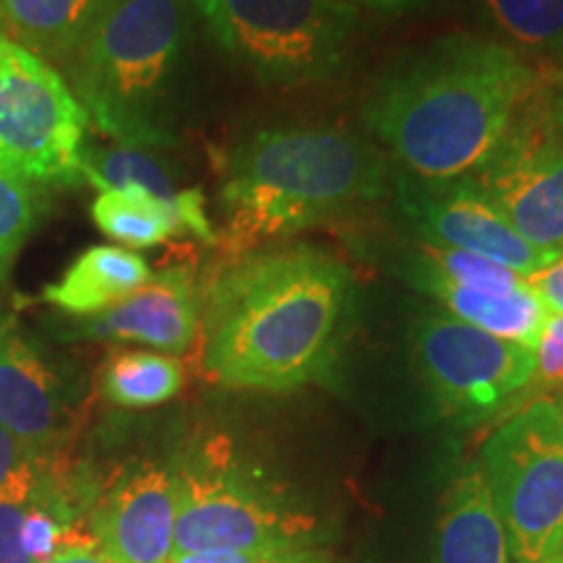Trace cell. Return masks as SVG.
<instances>
[{"instance_id":"obj_1","label":"cell","mask_w":563,"mask_h":563,"mask_svg":"<svg viewBox=\"0 0 563 563\" xmlns=\"http://www.w3.org/2000/svg\"><path fill=\"white\" fill-rule=\"evenodd\" d=\"M352 298L347 264L316 245L241 253L201 295L203 368L249 391L319 382L340 350Z\"/></svg>"},{"instance_id":"obj_2","label":"cell","mask_w":563,"mask_h":563,"mask_svg":"<svg viewBox=\"0 0 563 563\" xmlns=\"http://www.w3.org/2000/svg\"><path fill=\"white\" fill-rule=\"evenodd\" d=\"M538 95V74L493 37L454 34L399 58L363 104V121L407 175L467 180Z\"/></svg>"},{"instance_id":"obj_3","label":"cell","mask_w":563,"mask_h":563,"mask_svg":"<svg viewBox=\"0 0 563 563\" xmlns=\"http://www.w3.org/2000/svg\"><path fill=\"white\" fill-rule=\"evenodd\" d=\"M389 162L342 129L262 131L230 154L220 188L235 256L384 199Z\"/></svg>"},{"instance_id":"obj_4","label":"cell","mask_w":563,"mask_h":563,"mask_svg":"<svg viewBox=\"0 0 563 563\" xmlns=\"http://www.w3.org/2000/svg\"><path fill=\"white\" fill-rule=\"evenodd\" d=\"M180 53V0H115L70 55V89L115 144L167 146Z\"/></svg>"},{"instance_id":"obj_5","label":"cell","mask_w":563,"mask_h":563,"mask_svg":"<svg viewBox=\"0 0 563 563\" xmlns=\"http://www.w3.org/2000/svg\"><path fill=\"white\" fill-rule=\"evenodd\" d=\"M224 55L266 87L334 79L350 58L357 9L347 0H191Z\"/></svg>"},{"instance_id":"obj_6","label":"cell","mask_w":563,"mask_h":563,"mask_svg":"<svg viewBox=\"0 0 563 563\" xmlns=\"http://www.w3.org/2000/svg\"><path fill=\"white\" fill-rule=\"evenodd\" d=\"M481 470L514 563L563 553V405L534 399L488 435Z\"/></svg>"},{"instance_id":"obj_7","label":"cell","mask_w":563,"mask_h":563,"mask_svg":"<svg viewBox=\"0 0 563 563\" xmlns=\"http://www.w3.org/2000/svg\"><path fill=\"white\" fill-rule=\"evenodd\" d=\"M316 522L245 473L217 443L178 475L173 555L238 551L287 555L306 551Z\"/></svg>"},{"instance_id":"obj_8","label":"cell","mask_w":563,"mask_h":563,"mask_svg":"<svg viewBox=\"0 0 563 563\" xmlns=\"http://www.w3.org/2000/svg\"><path fill=\"white\" fill-rule=\"evenodd\" d=\"M87 131L60 70L0 32V173L26 186L81 180Z\"/></svg>"},{"instance_id":"obj_9","label":"cell","mask_w":563,"mask_h":563,"mask_svg":"<svg viewBox=\"0 0 563 563\" xmlns=\"http://www.w3.org/2000/svg\"><path fill=\"white\" fill-rule=\"evenodd\" d=\"M412 352L441 412L464 426L509 410L534 382V350L485 334L449 313L415 321Z\"/></svg>"},{"instance_id":"obj_10","label":"cell","mask_w":563,"mask_h":563,"mask_svg":"<svg viewBox=\"0 0 563 563\" xmlns=\"http://www.w3.org/2000/svg\"><path fill=\"white\" fill-rule=\"evenodd\" d=\"M532 100L467 180L519 238L563 256V125L551 102Z\"/></svg>"},{"instance_id":"obj_11","label":"cell","mask_w":563,"mask_h":563,"mask_svg":"<svg viewBox=\"0 0 563 563\" xmlns=\"http://www.w3.org/2000/svg\"><path fill=\"white\" fill-rule=\"evenodd\" d=\"M394 201L422 243L454 249L509 266L530 279L553 264L555 253L534 249L509 228L475 183L456 180L431 186L412 175H394Z\"/></svg>"},{"instance_id":"obj_12","label":"cell","mask_w":563,"mask_h":563,"mask_svg":"<svg viewBox=\"0 0 563 563\" xmlns=\"http://www.w3.org/2000/svg\"><path fill=\"white\" fill-rule=\"evenodd\" d=\"M175 517L178 475L144 464L102 498L91 534L112 563H170Z\"/></svg>"},{"instance_id":"obj_13","label":"cell","mask_w":563,"mask_h":563,"mask_svg":"<svg viewBox=\"0 0 563 563\" xmlns=\"http://www.w3.org/2000/svg\"><path fill=\"white\" fill-rule=\"evenodd\" d=\"M201 327V292L191 266H165L144 287L81 323L91 340L139 342L162 352H186Z\"/></svg>"},{"instance_id":"obj_14","label":"cell","mask_w":563,"mask_h":563,"mask_svg":"<svg viewBox=\"0 0 563 563\" xmlns=\"http://www.w3.org/2000/svg\"><path fill=\"white\" fill-rule=\"evenodd\" d=\"M66 426V399L51 365L0 316V428L45 454Z\"/></svg>"},{"instance_id":"obj_15","label":"cell","mask_w":563,"mask_h":563,"mask_svg":"<svg viewBox=\"0 0 563 563\" xmlns=\"http://www.w3.org/2000/svg\"><path fill=\"white\" fill-rule=\"evenodd\" d=\"M81 178L100 191H139L173 209L180 230H188L207 245L220 241L207 214V199L199 188H178L157 157L133 146H87L81 157Z\"/></svg>"},{"instance_id":"obj_16","label":"cell","mask_w":563,"mask_h":563,"mask_svg":"<svg viewBox=\"0 0 563 563\" xmlns=\"http://www.w3.org/2000/svg\"><path fill=\"white\" fill-rule=\"evenodd\" d=\"M439 563H514L509 534L481 470L470 467L443 498L435 532Z\"/></svg>"},{"instance_id":"obj_17","label":"cell","mask_w":563,"mask_h":563,"mask_svg":"<svg viewBox=\"0 0 563 563\" xmlns=\"http://www.w3.org/2000/svg\"><path fill=\"white\" fill-rule=\"evenodd\" d=\"M150 277V264L139 253L123 245H95L79 253L60 279L42 290V300L63 313L91 319L144 287Z\"/></svg>"},{"instance_id":"obj_18","label":"cell","mask_w":563,"mask_h":563,"mask_svg":"<svg viewBox=\"0 0 563 563\" xmlns=\"http://www.w3.org/2000/svg\"><path fill=\"white\" fill-rule=\"evenodd\" d=\"M115 0H0V32L40 58L70 60Z\"/></svg>"},{"instance_id":"obj_19","label":"cell","mask_w":563,"mask_h":563,"mask_svg":"<svg viewBox=\"0 0 563 563\" xmlns=\"http://www.w3.org/2000/svg\"><path fill=\"white\" fill-rule=\"evenodd\" d=\"M412 287L441 300L449 316H454L456 321H464L485 334L522 344V347L530 350H534V344H538L543 323L548 313H551L530 282H527L522 290L509 295L470 290V287L441 279H418L412 282Z\"/></svg>"},{"instance_id":"obj_20","label":"cell","mask_w":563,"mask_h":563,"mask_svg":"<svg viewBox=\"0 0 563 563\" xmlns=\"http://www.w3.org/2000/svg\"><path fill=\"white\" fill-rule=\"evenodd\" d=\"M394 269L405 282L418 279H441L452 285L470 287V290L509 295L522 290L527 277L511 272L509 266H501L490 258L475 256L454 249H439V245L422 243L412 251H402L394 258Z\"/></svg>"},{"instance_id":"obj_21","label":"cell","mask_w":563,"mask_h":563,"mask_svg":"<svg viewBox=\"0 0 563 563\" xmlns=\"http://www.w3.org/2000/svg\"><path fill=\"white\" fill-rule=\"evenodd\" d=\"M183 386V365L170 355L146 350L115 352L102 365V391L112 405L154 407L173 399Z\"/></svg>"},{"instance_id":"obj_22","label":"cell","mask_w":563,"mask_h":563,"mask_svg":"<svg viewBox=\"0 0 563 563\" xmlns=\"http://www.w3.org/2000/svg\"><path fill=\"white\" fill-rule=\"evenodd\" d=\"M91 220L123 249H152L180 232L173 209L139 191H100L91 203Z\"/></svg>"},{"instance_id":"obj_23","label":"cell","mask_w":563,"mask_h":563,"mask_svg":"<svg viewBox=\"0 0 563 563\" xmlns=\"http://www.w3.org/2000/svg\"><path fill=\"white\" fill-rule=\"evenodd\" d=\"M477 5L511 51L563 55V0H477Z\"/></svg>"},{"instance_id":"obj_24","label":"cell","mask_w":563,"mask_h":563,"mask_svg":"<svg viewBox=\"0 0 563 563\" xmlns=\"http://www.w3.org/2000/svg\"><path fill=\"white\" fill-rule=\"evenodd\" d=\"M34 228V196L26 183L0 173V277L11 269Z\"/></svg>"},{"instance_id":"obj_25","label":"cell","mask_w":563,"mask_h":563,"mask_svg":"<svg viewBox=\"0 0 563 563\" xmlns=\"http://www.w3.org/2000/svg\"><path fill=\"white\" fill-rule=\"evenodd\" d=\"M42 452L0 428V498L30 496L45 481Z\"/></svg>"},{"instance_id":"obj_26","label":"cell","mask_w":563,"mask_h":563,"mask_svg":"<svg viewBox=\"0 0 563 563\" xmlns=\"http://www.w3.org/2000/svg\"><path fill=\"white\" fill-rule=\"evenodd\" d=\"M34 493L0 498V563H34L24 548V522Z\"/></svg>"},{"instance_id":"obj_27","label":"cell","mask_w":563,"mask_h":563,"mask_svg":"<svg viewBox=\"0 0 563 563\" xmlns=\"http://www.w3.org/2000/svg\"><path fill=\"white\" fill-rule=\"evenodd\" d=\"M534 378L563 384V313H548L543 332L534 344Z\"/></svg>"},{"instance_id":"obj_28","label":"cell","mask_w":563,"mask_h":563,"mask_svg":"<svg viewBox=\"0 0 563 563\" xmlns=\"http://www.w3.org/2000/svg\"><path fill=\"white\" fill-rule=\"evenodd\" d=\"M527 282H530V285L534 287V292L543 298L548 311L563 313V256L555 258L553 264H548L545 269L532 274Z\"/></svg>"},{"instance_id":"obj_29","label":"cell","mask_w":563,"mask_h":563,"mask_svg":"<svg viewBox=\"0 0 563 563\" xmlns=\"http://www.w3.org/2000/svg\"><path fill=\"white\" fill-rule=\"evenodd\" d=\"M277 559V555H274ZM269 555L238 553V551H203V553H180L173 555L170 563H269Z\"/></svg>"},{"instance_id":"obj_30","label":"cell","mask_w":563,"mask_h":563,"mask_svg":"<svg viewBox=\"0 0 563 563\" xmlns=\"http://www.w3.org/2000/svg\"><path fill=\"white\" fill-rule=\"evenodd\" d=\"M357 9H368L373 13H382V16H405V13L422 11L428 5H433L435 0H347Z\"/></svg>"},{"instance_id":"obj_31","label":"cell","mask_w":563,"mask_h":563,"mask_svg":"<svg viewBox=\"0 0 563 563\" xmlns=\"http://www.w3.org/2000/svg\"><path fill=\"white\" fill-rule=\"evenodd\" d=\"M42 563H112V561L100 551V545H79V548H68V551L55 553L53 559Z\"/></svg>"},{"instance_id":"obj_32","label":"cell","mask_w":563,"mask_h":563,"mask_svg":"<svg viewBox=\"0 0 563 563\" xmlns=\"http://www.w3.org/2000/svg\"><path fill=\"white\" fill-rule=\"evenodd\" d=\"M548 102H551V110H553V115L559 118V123L563 125V79L559 81V87H555L553 95L548 97Z\"/></svg>"},{"instance_id":"obj_33","label":"cell","mask_w":563,"mask_h":563,"mask_svg":"<svg viewBox=\"0 0 563 563\" xmlns=\"http://www.w3.org/2000/svg\"><path fill=\"white\" fill-rule=\"evenodd\" d=\"M269 563H319V561H316L311 553L300 551V553H287V555H277V559H272Z\"/></svg>"},{"instance_id":"obj_34","label":"cell","mask_w":563,"mask_h":563,"mask_svg":"<svg viewBox=\"0 0 563 563\" xmlns=\"http://www.w3.org/2000/svg\"><path fill=\"white\" fill-rule=\"evenodd\" d=\"M530 563H563V553H561V555H548V559H540V561H530Z\"/></svg>"}]
</instances>
